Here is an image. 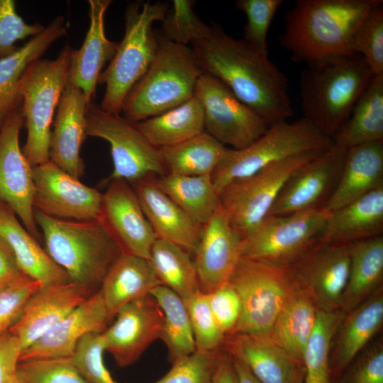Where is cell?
Returning a JSON list of instances; mask_svg holds the SVG:
<instances>
[{
    "label": "cell",
    "instance_id": "1",
    "mask_svg": "<svg viewBox=\"0 0 383 383\" xmlns=\"http://www.w3.org/2000/svg\"><path fill=\"white\" fill-rule=\"evenodd\" d=\"M207 38L192 43L203 73L222 82L270 125L294 114L287 76L244 39L228 35L217 24Z\"/></svg>",
    "mask_w": 383,
    "mask_h": 383
},
{
    "label": "cell",
    "instance_id": "2",
    "mask_svg": "<svg viewBox=\"0 0 383 383\" xmlns=\"http://www.w3.org/2000/svg\"><path fill=\"white\" fill-rule=\"evenodd\" d=\"M382 0H298L286 13L279 40L293 61L309 64L353 55L363 19Z\"/></svg>",
    "mask_w": 383,
    "mask_h": 383
},
{
    "label": "cell",
    "instance_id": "3",
    "mask_svg": "<svg viewBox=\"0 0 383 383\" xmlns=\"http://www.w3.org/2000/svg\"><path fill=\"white\" fill-rule=\"evenodd\" d=\"M374 76L357 54L309 64L299 79L303 118L333 140Z\"/></svg>",
    "mask_w": 383,
    "mask_h": 383
},
{
    "label": "cell",
    "instance_id": "4",
    "mask_svg": "<svg viewBox=\"0 0 383 383\" xmlns=\"http://www.w3.org/2000/svg\"><path fill=\"white\" fill-rule=\"evenodd\" d=\"M45 250L71 282L97 292L108 272L123 252L101 220L53 218L34 211Z\"/></svg>",
    "mask_w": 383,
    "mask_h": 383
},
{
    "label": "cell",
    "instance_id": "5",
    "mask_svg": "<svg viewBox=\"0 0 383 383\" xmlns=\"http://www.w3.org/2000/svg\"><path fill=\"white\" fill-rule=\"evenodd\" d=\"M202 73L192 48L158 38L152 64L124 101L123 117L137 123L182 104L194 96Z\"/></svg>",
    "mask_w": 383,
    "mask_h": 383
},
{
    "label": "cell",
    "instance_id": "6",
    "mask_svg": "<svg viewBox=\"0 0 383 383\" xmlns=\"http://www.w3.org/2000/svg\"><path fill=\"white\" fill-rule=\"evenodd\" d=\"M170 6L162 1H135L125 13V33L98 83L105 91L100 109L120 114L124 101L134 85L152 64L158 48V38L152 26L162 21Z\"/></svg>",
    "mask_w": 383,
    "mask_h": 383
},
{
    "label": "cell",
    "instance_id": "7",
    "mask_svg": "<svg viewBox=\"0 0 383 383\" xmlns=\"http://www.w3.org/2000/svg\"><path fill=\"white\" fill-rule=\"evenodd\" d=\"M72 50L67 44L55 60H35L19 81L18 94L27 129L22 150L32 167L50 160L51 124L68 83Z\"/></svg>",
    "mask_w": 383,
    "mask_h": 383
},
{
    "label": "cell",
    "instance_id": "8",
    "mask_svg": "<svg viewBox=\"0 0 383 383\" xmlns=\"http://www.w3.org/2000/svg\"><path fill=\"white\" fill-rule=\"evenodd\" d=\"M333 144L331 138L303 117L292 122L277 121L248 146L239 150L228 148L211 179L219 194L228 183L270 164L306 152L325 150Z\"/></svg>",
    "mask_w": 383,
    "mask_h": 383
},
{
    "label": "cell",
    "instance_id": "9",
    "mask_svg": "<svg viewBox=\"0 0 383 383\" xmlns=\"http://www.w3.org/2000/svg\"><path fill=\"white\" fill-rule=\"evenodd\" d=\"M228 282L241 303L239 320L230 335L270 337L279 313L296 287L288 269L241 257Z\"/></svg>",
    "mask_w": 383,
    "mask_h": 383
},
{
    "label": "cell",
    "instance_id": "10",
    "mask_svg": "<svg viewBox=\"0 0 383 383\" xmlns=\"http://www.w3.org/2000/svg\"><path fill=\"white\" fill-rule=\"evenodd\" d=\"M323 151L306 152L276 162L250 176L228 183L221 189L220 206L243 238L268 216L292 176Z\"/></svg>",
    "mask_w": 383,
    "mask_h": 383
},
{
    "label": "cell",
    "instance_id": "11",
    "mask_svg": "<svg viewBox=\"0 0 383 383\" xmlns=\"http://www.w3.org/2000/svg\"><path fill=\"white\" fill-rule=\"evenodd\" d=\"M329 215L321 208L268 216L243 238L241 257L288 267L320 241Z\"/></svg>",
    "mask_w": 383,
    "mask_h": 383
},
{
    "label": "cell",
    "instance_id": "12",
    "mask_svg": "<svg viewBox=\"0 0 383 383\" xmlns=\"http://www.w3.org/2000/svg\"><path fill=\"white\" fill-rule=\"evenodd\" d=\"M86 117L87 136L103 139L111 147L113 169L107 182L124 179L131 183L149 175L167 174L159 148L148 141L135 122L104 111L92 102Z\"/></svg>",
    "mask_w": 383,
    "mask_h": 383
},
{
    "label": "cell",
    "instance_id": "13",
    "mask_svg": "<svg viewBox=\"0 0 383 383\" xmlns=\"http://www.w3.org/2000/svg\"><path fill=\"white\" fill-rule=\"evenodd\" d=\"M194 96L203 107L205 131L232 149L248 146L270 126L222 82L208 74L200 75Z\"/></svg>",
    "mask_w": 383,
    "mask_h": 383
},
{
    "label": "cell",
    "instance_id": "14",
    "mask_svg": "<svg viewBox=\"0 0 383 383\" xmlns=\"http://www.w3.org/2000/svg\"><path fill=\"white\" fill-rule=\"evenodd\" d=\"M23 124L19 106L4 115L0 127V201L15 213L37 239L40 231L34 217L33 167L19 145Z\"/></svg>",
    "mask_w": 383,
    "mask_h": 383
},
{
    "label": "cell",
    "instance_id": "15",
    "mask_svg": "<svg viewBox=\"0 0 383 383\" xmlns=\"http://www.w3.org/2000/svg\"><path fill=\"white\" fill-rule=\"evenodd\" d=\"M33 179L34 211L60 219L101 220L102 194L52 161L33 167Z\"/></svg>",
    "mask_w": 383,
    "mask_h": 383
},
{
    "label": "cell",
    "instance_id": "16",
    "mask_svg": "<svg viewBox=\"0 0 383 383\" xmlns=\"http://www.w3.org/2000/svg\"><path fill=\"white\" fill-rule=\"evenodd\" d=\"M287 268L319 309L340 310L350 270L348 245L319 241Z\"/></svg>",
    "mask_w": 383,
    "mask_h": 383
},
{
    "label": "cell",
    "instance_id": "17",
    "mask_svg": "<svg viewBox=\"0 0 383 383\" xmlns=\"http://www.w3.org/2000/svg\"><path fill=\"white\" fill-rule=\"evenodd\" d=\"M347 150L333 143L303 165L285 184L268 216L324 208L338 184Z\"/></svg>",
    "mask_w": 383,
    "mask_h": 383
},
{
    "label": "cell",
    "instance_id": "18",
    "mask_svg": "<svg viewBox=\"0 0 383 383\" xmlns=\"http://www.w3.org/2000/svg\"><path fill=\"white\" fill-rule=\"evenodd\" d=\"M113 319L101 335L105 350L121 367L134 364L150 344L160 338L163 312L150 294L124 306Z\"/></svg>",
    "mask_w": 383,
    "mask_h": 383
},
{
    "label": "cell",
    "instance_id": "19",
    "mask_svg": "<svg viewBox=\"0 0 383 383\" xmlns=\"http://www.w3.org/2000/svg\"><path fill=\"white\" fill-rule=\"evenodd\" d=\"M242 236L233 228L219 206L201 226L194 250L200 290L209 294L228 282L241 257Z\"/></svg>",
    "mask_w": 383,
    "mask_h": 383
},
{
    "label": "cell",
    "instance_id": "20",
    "mask_svg": "<svg viewBox=\"0 0 383 383\" xmlns=\"http://www.w3.org/2000/svg\"><path fill=\"white\" fill-rule=\"evenodd\" d=\"M102 194L101 220L123 251L149 260L157 238L147 220L135 193L124 179L109 181Z\"/></svg>",
    "mask_w": 383,
    "mask_h": 383
},
{
    "label": "cell",
    "instance_id": "21",
    "mask_svg": "<svg viewBox=\"0 0 383 383\" xmlns=\"http://www.w3.org/2000/svg\"><path fill=\"white\" fill-rule=\"evenodd\" d=\"M91 295L85 287L71 281L41 286L28 300L21 316L9 330L18 338L21 352Z\"/></svg>",
    "mask_w": 383,
    "mask_h": 383
},
{
    "label": "cell",
    "instance_id": "22",
    "mask_svg": "<svg viewBox=\"0 0 383 383\" xmlns=\"http://www.w3.org/2000/svg\"><path fill=\"white\" fill-rule=\"evenodd\" d=\"M110 322L98 291L22 351L20 360L71 357L84 335L91 333H102Z\"/></svg>",
    "mask_w": 383,
    "mask_h": 383
},
{
    "label": "cell",
    "instance_id": "23",
    "mask_svg": "<svg viewBox=\"0 0 383 383\" xmlns=\"http://www.w3.org/2000/svg\"><path fill=\"white\" fill-rule=\"evenodd\" d=\"M89 104L81 89L67 83L51 132L50 160L77 179L83 175L84 170L79 152L87 136L86 115Z\"/></svg>",
    "mask_w": 383,
    "mask_h": 383
},
{
    "label": "cell",
    "instance_id": "24",
    "mask_svg": "<svg viewBox=\"0 0 383 383\" xmlns=\"http://www.w3.org/2000/svg\"><path fill=\"white\" fill-rule=\"evenodd\" d=\"M383 325V285L345 313L332 338L329 365L333 382L370 343Z\"/></svg>",
    "mask_w": 383,
    "mask_h": 383
},
{
    "label": "cell",
    "instance_id": "25",
    "mask_svg": "<svg viewBox=\"0 0 383 383\" xmlns=\"http://www.w3.org/2000/svg\"><path fill=\"white\" fill-rule=\"evenodd\" d=\"M154 175L131 182L144 214L157 238L194 252L201 226L192 221L157 184Z\"/></svg>",
    "mask_w": 383,
    "mask_h": 383
},
{
    "label": "cell",
    "instance_id": "26",
    "mask_svg": "<svg viewBox=\"0 0 383 383\" xmlns=\"http://www.w3.org/2000/svg\"><path fill=\"white\" fill-rule=\"evenodd\" d=\"M89 27L82 46L72 48L68 83L79 88L89 103L95 94L104 65L113 57L118 43L105 34L104 16L111 0H89Z\"/></svg>",
    "mask_w": 383,
    "mask_h": 383
},
{
    "label": "cell",
    "instance_id": "27",
    "mask_svg": "<svg viewBox=\"0 0 383 383\" xmlns=\"http://www.w3.org/2000/svg\"><path fill=\"white\" fill-rule=\"evenodd\" d=\"M222 349L243 362L261 383H295L304 377V367L268 336L228 335Z\"/></svg>",
    "mask_w": 383,
    "mask_h": 383
},
{
    "label": "cell",
    "instance_id": "28",
    "mask_svg": "<svg viewBox=\"0 0 383 383\" xmlns=\"http://www.w3.org/2000/svg\"><path fill=\"white\" fill-rule=\"evenodd\" d=\"M383 186V140L348 148L336 188L324 208L334 211Z\"/></svg>",
    "mask_w": 383,
    "mask_h": 383
},
{
    "label": "cell",
    "instance_id": "29",
    "mask_svg": "<svg viewBox=\"0 0 383 383\" xmlns=\"http://www.w3.org/2000/svg\"><path fill=\"white\" fill-rule=\"evenodd\" d=\"M383 186L330 212L320 241L349 245L382 235Z\"/></svg>",
    "mask_w": 383,
    "mask_h": 383
},
{
    "label": "cell",
    "instance_id": "30",
    "mask_svg": "<svg viewBox=\"0 0 383 383\" xmlns=\"http://www.w3.org/2000/svg\"><path fill=\"white\" fill-rule=\"evenodd\" d=\"M0 236L11 249L22 272L41 286L70 282L59 265L21 225L15 213L0 201Z\"/></svg>",
    "mask_w": 383,
    "mask_h": 383
},
{
    "label": "cell",
    "instance_id": "31",
    "mask_svg": "<svg viewBox=\"0 0 383 383\" xmlns=\"http://www.w3.org/2000/svg\"><path fill=\"white\" fill-rule=\"evenodd\" d=\"M161 285L149 260L123 251L99 289L111 322L126 304L150 294Z\"/></svg>",
    "mask_w": 383,
    "mask_h": 383
},
{
    "label": "cell",
    "instance_id": "32",
    "mask_svg": "<svg viewBox=\"0 0 383 383\" xmlns=\"http://www.w3.org/2000/svg\"><path fill=\"white\" fill-rule=\"evenodd\" d=\"M62 16L52 20L38 35L13 53L0 58V113L5 115L21 104L19 81L28 65L43 55L50 45L67 33Z\"/></svg>",
    "mask_w": 383,
    "mask_h": 383
},
{
    "label": "cell",
    "instance_id": "33",
    "mask_svg": "<svg viewBox=\"0 0 383 383\" xmlns=\"http://www.w3.org/2000/svg\"><path fill=\"white\" fill-rule=\"evenodd\" d=\"M318 309L311 297L296 285L270 332V338L301 366Z\"/></svg>",
    "mask_w": 383,
    "mask_h": 383
},
{
    "label": "cell",
    "instance_id": "34",
    "mask_svg": "<svg viewBox=\"0 0 383 383\" xmlns=\"http://www.w3.org/2000/svg\"><path fill=\"white\" fill-rule=\"evenodd\" d=\"M348 248L349 276L340 304L344 313L383 285V235L354 243Z\"/></svg>",
    "mask_w": 383,
    "mask_h": 383
},
{
    "label": "cell",
    "instance_id": "35",
    "mask_svg": "<svg viewBox=\"0 0 383 383\" xmlns=\"http://www.w3.org/2000/svg\"><path fill=\"white\" fill-rule=\"evenodd\" d=\"M148 141L157 148L183 143L205 131L200 101L194 96L182 104L136 123Z\"/></svg>",
    "mask_w": 383,
    "mask_h": 383
},
{
    "label": "cell",
    "instance_id": "36",
    "mask_svg": "<svg viewBox=\"0 0 383 383\" xmlns=\"http://www.w3.org/2000/svg\"><path fill=\"white\" fill-rule=\"evenodd\" d=\"M379 140H383V74L373 77L333 138L334 143L347 148Z\"/></svg>",
    "mask_w": 383,
    "mask_h": 383
},
{
    "label": "cell",
    "instance_id": "37",
    "mask_svg": "<svg viewBox=\"0 0 383 383\" xmlns=\"http://www.w3.org/2000/svg\"><path fill=\"white\" fill-rule=\"evenodd\" d=\"M228 148L206 131L179 144L159 148L167 174L211 175Z\"/></svg>",
    "mask_w": 383,
    "mask_h": 383
},
{
    "label": "cell",
    "instance_id": "38",
    "mask_svg": "<svg viewBox=\"0 0 383 383\" xmlns=\"http://www.w3.org/2000/svg\"><path fill=\"white\" fill-rule=\"evenodd\" d=\"M158 187L196 224L204 225L219 206L211 175L166 174L155 178Z\"/></svg>",
    "mask_w": 383,
    "mask_h": 383
},
{
    "label": "cell",
    "instance_id": "39",
    "mask_svg": "<svg viewBox=\"0 0 383 383\" xmlns=\"http://www.w3.org/2000/svg\"><path fill=\"white\" fill-rule=\"evenodd\" d=\"M149 261L161 285L184 301L200 290L194 260L188 250L177 244L157 238Z\"/></svg>",
    "mask_w": 383,
    "mask_h": 383
},
{
    "label": "cell",
    "instance_id": "40",
    "mask_svg": "<svg viewBox=\"0 0 383 383\" xmlns=\"http://www.w3.org/2000/svg\"><path fill=\"white\" fill-rule=\"evenodd\" d=\"M150 294L160 306L164 316L160 338L165 343L171 364L194 353L196 345L188 311L184 300L163 285Z\"/></svg>",
    "mask_w": 383,
    "mask_h": 383
},
{
    "label": "cell",
    "instance_id": "41",
    "mask_svg": "<svg viewBox=\"0 0 383 383\" xmlns=\"http://www.w3.org/2000/svg\"><path fill=\"white\" fill-rule=\"evenodd\" d=\"M345 313L318 309L316 323L303 360V383H333L329 365L332 338Z\"/></svg>",
    "mask_w": 383,
    "mask_h": 383
},
{
    "label": "cell",
    "instance_id": "42",
    "mask_svg": "<svg viewBox=\"0 0 383 383\" xmlns=\"http://www.w3.org/2000/svg\"><path fill=\"white\" fill-rule=\"evenodd\" d=\"M193 0H172L162 20V38L176 44L187 45L196 40L209 38L213 33V25L204 23L194 11Z\"/></svg>",
    "mask_w": 383,
    "mask_h": 383
},
{
    "label": "cell",
    "instance_id": "43",
    "mask_svg": "<svg viewBox=\"0 0 383 383\" xmlns=\"http://www.w3.org/2000/svg\"><path fill=\"white\" fill-rule=\"evenodd\" d=\"M184 301L188 311L196 350L215 353L221 349L226 336L213 315L208 294L199 290Z\"/></svg>",
    "mask_w": 383,
    "mask_h": 383
},
{
    "label": "cell",
    "instance_id": "44",
    "mask_svg": "<svg viewBox=\"0 0 383 383\" xmlns=\"http://www.w3.org/2000/svg\"><path fill=\"white\" fill-rule=\"evenodd\" d=\"M353 51L363 57L374 75L383 74V4L374 8L358 26Z\"/></svg>",
    "mask_w": 383,
    "mask_h": 383
},
{
    "label": "cell",
    "instance_id": "45",
    "mask_svg": "<svg viewBox=\"0 0 383 383\" xmlns=\"http://www.w3.org/2000/svg\"><path fill=\"white\" fill-rule=\"evenodd\" d=\"M18 374L26 383H87L70 357L20 360Z\"/></svg>",
    "mask_w": 383,
    "mask_h": 383
},
{
    "label": "cell",
    "instance_id": "46",
    "mask_svg": "<svg viewBox=\"0 0 383 383\" xmlns=\"http://www.w3.org/2000/svg\"><path fill=\"white\" fill-rule=\"evenodd\" d=\"M283 0H238V10L245 13L247 23L244 40L258 50L268 52L267 34L276 12Z\"/></svg>",
    "mask_w": 383,
    "mask_h": 383
},
{
    "label": "cell",
    "instance_id": "47",
    "mask_svg": "<svg viewBox=\"0 0 383 383\" xmlns=\"http://www.w3.org/2000/svg\"><path fill=\"white\" fill-rule=\"evenodd\" d=\"M105 351L99 333H88L78 343L70 357L87 383H117L105 365Z\"/></svg>",
    "mask_w": 383,
    "mask_h": 383
},
{
    "label": "cell",
    "instance_id": "48",
    "mask_svg": "<svg viewBox=\"0 0 383 383\" xmlns=\"http://www.w3.org/2000/svg\"><path fill=\"white\" fill-rule=\"evenodd\" d=\"M333 383H383V339L370 343Z\"/></svg>",
    "mask_w": 383,
    "mask_h": 383
},
{
    "label": "cell",
    "instance_id": "49",
    "mask_svg": "<svg viewBox=\"0 0 383 383\" xmlns=\"http://www.w3.org/2000/svg\"><path fill=\"white\" fill-rule=\"evenodd\" d=\"M218 351L196 350L172 363L165 375L154 383H211Z\"/></svg>",
    "mask_w": 383,
    "mask_h": 383
},
{
    "label": "cell",
    "instance_id": "50",
    "mask_svg": "<svg viewBox=\"0 0 383 383\" xmlns=\"http://www.w3.org/2000/svg\"><path fill=\"white\" fill-rule=\"evenodd\" d=\"M44 29L40 23H26L16 12L14 1L0 0V58L14 52L18 40L34 37Z\"/></svg>",
    "mask_w": 383,
    "mask_h": 383
},
{
    "label": "cell",
    "instance_id": "51",
    "mask_svg": "<svg viewBox=\"0 0 383 383\" xmlns=\"http://www.w3.org/2000/svg\"><path fill=\"white\" fill-rule=\"evenodd\" d=\"M40 287L39 282L28 278L0 288V335L18 321L28 300Z\"/></svg>",
    "mask_w": 383,
    "mask_h": 383
},
{
    "label": "cell",
    "instance_id": "52",
    "mask_svg": "<svg viewBox=\"0 0 383 383\" xmlns=\"http://www.w3.org/2000/svg\"><path fill=\"white\" fill-rule=\"evenodd\" d=\"M208 294L209 306L220 328L226 336L235 328L241 312L239 296L227 282Z\"/></svg>",
    "mask_w": 383,
    "mask_h": 383
},
{
    "label": "cell",
    "instance_id": "53",
    "mask_svg": "<svg viewBox=\"0 0 383 383\" xmlns=\"http://www.w3.org/2000/svg\"><path fill=\"white\" fill-rule=\"evenodd\" d=\"M21 348L18 338L9 331L0 335V383H15Z\"/></svg>",
    "mask_w": 383,
    "mask_h": 383
},
{
    "label": "cell",
    "instance_id": "54",
    "mask_svg": "<svg viewBox=\"0 0 383 383\" xmlns=\"http://www.w3.org/2000/svg\"><path fill=\"white\" fill-rule=\"evenodd\" d=\"M28 278L18 267L8 243L0 236V288Z\"/></svg>",
    "mask_w": 383,
    "mask_h": 383
},
{
    "label": "cell",
    "instance_id": "55",
    "mask_svg": "<svg viewBox=\"0 0 383 383\" xmlns=\"http://www.w3.org/2000/svg\"><path fill=\"white\" fill-rule=\"evenodd\" d=\"M211 383H237L232 357L222 348L216 355Z\"/></svg>",
    "mask_w": 383,
    "mask_h": 383
},
{
    "label": "cell",
    "instance_id": "56",
    "mask_svg": "<svg viewBox=\"0 0 383 383\" xmlns=\"http://www.w3.org/2000/svg\"><path fill=\"white\" fill-rule=\"evenodd\" d=\"M231 357L237 383H261L243 362L234 357Z\"/></svg>",
    "mask_w": 383,
    "mask_h": 383
},
{
    "label": "cell",
    "instance_id": "57",
    "mask_svg": "<svg viewBox=\"0 0 383 383\" xmlns=\"http://www.w3.org/2000/svg\"><path fill=\"white\" fill-rule=\"evenodd\" d=\"M15 383H26L23 379H22L18 374L17 379Z\"/></svg>",
    "mask_w": 383,
    "mask_h": 383
},
{
    "label": "cell",
    "instance_id": "58",
    "mask_svg": "<svg viewBox=\"0 0 383 383\" xmlns=\"http://www.w3.org/2000/svg\"><path fill=\"white\" fill-rule=\"evenodd\" d=\"M4 115L0 113V127L3 123V121H4Z\"/></svg>",
    "mask_w": 383,
    "mask_h": 383
},
{
    "label": "cell",
    "instance_id": "59",
    "mask_svg": "<svg viewBox=\"0 0 383 383\" xmlns=\"http://www.w3.org/2000/svg\"><path fill=\"white\" fill-rule=\"evenodd\" d=\"M303 377L299 378L295 383H303Z\"/></svg>",
    "mask_w": 383,
    "mask_h": 383
}]
</instances>
